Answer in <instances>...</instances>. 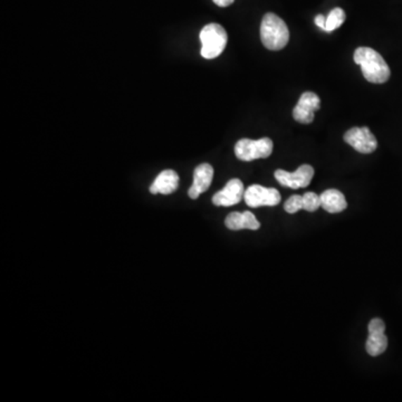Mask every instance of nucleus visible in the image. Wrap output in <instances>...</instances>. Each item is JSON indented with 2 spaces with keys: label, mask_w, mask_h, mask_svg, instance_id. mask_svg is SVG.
<instances>
[{
  "label": "nucleus",
  "mask_w": 402,
  "mask_h": 402,
  "mask_svg": "<svg viewBox=\"0 0 402 402\" xmlns=\"http://www.w3.org/2000/svg\"><path fill=\"white\" fill-rule=\"evenodd\" d=\"M354 60L361 67L364 79L370 83L383 84L390 79V67L384 58L375 49L359 47L354 52Z\"/></svg>",
  "instance_id": "obj_1"
},
{
  "label": "nucleus",
  "mask_w": 402,
  "mask_h": 402,
  "mask_svg": "<svg viewBox=\"0 0 402 402\" xmlns=\"http://www.w3.org/2000/svg\"><path fill=\"white\" fill-rule=\"evenodd\" d=\"M261 39L264 46L269 51H280L290 41L287 25L278 15L268 13L261 20Z\"/></svg>",
  "instance_id": "obj_2"
},
{
  "label": "nucleus",
  "mask_w": 402,
  "mask_h": 402,
  "mask_svg": "<svg viewBox=\"0 0 402 402\" xmlns=\"http://www.w3.org/2000/svg\"><path fill=\"white\" fill-rule=\"evenodd\" d=\"M200 54L206 60H214L221 56L226 48L228 35L221 25L212 22L205 26L200 32Z\"/></svg>",
  "instance_id": "obj_3"
},
{
  "label": "nucleus",
  "mask_w": 402,
  "mask_h": 402,
  "mask_svg": "<svg viewBox=\"0 0 402 402\" xmlns=\"http://www.w3.org/2000/svg\"><path fill=\"white\" fill-rule=\"evenodd\" d=\"M272 140L269 138H261L259 140L242 139L235 145V155L237 159L250 162L257 159H266L272 155Z\"/></svg>",
  "instance_id": "obj_4"
},
{
  "label": "nucleus",
  "mask_w": 402,
  "mask_h": 402,
  "mask_svg": "<svg viewBox=\"0 0 402 402\" xmlns=\"http://www.w3.org/2000/svg\"><path fill=\"white\" fill-rule=\"evenodd\" d=\"M245 202L250 208L278 206L280 202V193L275 188L253 185L245 190Z\"/></svg>",
  "instance_id": "obj_5"
},
{
  "label": "nucleus",
  "mask_w": 402,
  "mask_h": 402,
  "mask_svg": "<svg viewBox=\"0 0 402 402\" xmlns=\"http://www.w3.org/2000/svg\"><path fill=\"white\" fill-rule=\"evenodd\" d=\"M275 179L283 187L292 188V189H299V188H306L310 185L314 177V169L310 164H303L297 168V171L287 172L282 169H278L274 174Z\"/></svg>",
  "instance_id": "obj_6"
},
{
  "label": "nucleus",
  "mask_w": 402,
  "mask_h": 402,
  "mask_svg": "<svg viewBox=\"0 0 402 402\" xmlns=\"http://www.w3.org/2000/svg\"><path fill=\"white\" fill-rule=\"evenodd\" d=\"M344 141L363 155L375 153L378 148V141L375 139V134L367 127L350 129L344 134Z\"/></svg>",
  "instance_id": "obj_7"
},
{
  "label": "nucleus",
  "mask_w": 402,
  "mask_h": 402,
  "mask_svg": "<svg viewBox=\"0 0 402 402\" xmlns=\"http://www.w3.org/2000/svg\"><path fill=\"white\" fill-rule=\"evenodd\" d=\"M369 337H368L365 350L371 356L382 354L388 348V337L384 335L386 324L381 318H373L368 326Z\"/></svg>",
  "instance_id": "obj_8"
},
{
  "label": "nucleus",
  "mask_w": 402,
  "mask_h": 402,
  "mask_svg": "<svg viewBox=\"0 0 402 402\" xmlns=\"http://www.w3.org/2000/svg\"><path fill=\"white\" fill-rule=\"evenodd\" d=\"M320 106H321V100L316 93H303L297 106L294 108V120L302 124H310L314 121V113L320 110Z\"/></svg>",
  "instance_id": "obj_9"
},
{
  "label": "nucleus",
  "mask_w": 402,
  "mask_h": 402,
  "mask_svg": "<svg viewBox=\"0 0 402 402\" xmlns=\"http://www.w3.org/2000/svg\"><path fill=\"white\" fill-rule=\"evenodd\" d=\"M244 183L240 179H231L226 183L225 188L212 197V204L218 207H231L240 204L244 198Z\"/></svg>",
  "instance_id": "obj_10"
},
{
  "label": "nucleus",
  "mask_w": 402,
  "mask_h": 402,
  "mask_svg": "<svg viewBox=\"0 0 402 402\" xmlns=\"http://www.w3.org/2000/svg\"><path fill=\"white\" fill-rule=\"evenodd\" d=\"M214 168L209 163H201L193 171V183L188 191L191 199H197L201 193H206L212 186Z\"/></svg>",
  "instance_id": "obj_11"
},
{
  "label": "nucleus",
  "mask_w": 402,
  "mask_h": 402,
  "mask_svg": "<svg viewBox=\"0 0 402 402\" xmlns=\"http://www.w3.org/2000/svg\"><path fill=\"white\" fill-rule=\"evenodd\" d=\"M225 225L231 231H242V229H250L257 231L261 228V223L257 221L253 212H231L227 216Z\"/></svg>",
  "instance_id": "obj_12"
},
{
  "label": "nucleus",
  "mask_w": 402,
  "mask_h": 402,
  "mask_svg": "<svg viewBox=\"0 0 402 402\" xmlns=\"http://www.w3.org/2000/svg\"><path fill=\"white\" fill-rule=\"evenodd\" d=\"M179 187V176L174 170H164L155 178L153 185L150 186V193L153 195L162 193L170 195Z\"/></svg>",
  "instance_id": "obj_13"
},
{
  "label": "nucleus",
  "mask_w": 402,
  "mask_h": 402,
  "mask_svg": "<svg viewBox=\"0 0 402 402\" xmlns=\"http://www.w3.org/2000/svg\"><path fill=\"white\" fill-rule=\"evenodd\" d=\"M321 207L330 214H337L346 209L348 202L344 195L337 189H329L320 196Z\"/></svg>",
  "instance_id": "obj_14"
},
{
  "label": "nucleus",
  "mask_w": 402,
  "mask_h": 402,
  "mask_svg": "<svg viewBox=\"0 0 402 402\" xmlns=\"http://www.w3.org/2000/svg\"><path fill=\"white\" fill-rule=\"evenodd\" d=\"M345 22V13L342 8H335L326 17L325 32H333L342 26Z\"/></svg>",
  "instance_id": "obj_15"
},
{
  "label": "nucleus",
  "mask_w": 402,
  "mask_h": 402,
  "mask_svg": "<svg viewBox=\"0 0 402 402\" xmlns=\"http://www.w3.org/2000/svg\"><path fill=\"white\" fill-rule=\"evenodd\" d=\"M303 209L306 212H316L321 207V199L316 193H305L303 195Z\"/></svg>",
  "instance_id": "obj_16"
},
{
  "label": "nucleus",
  "mask_w": 402,
  "mask_h": 402,
  "mask_svg": "<svg viewBox=\"0 0 402 402\" xmlns=\"http://www.w3.org/2000/svg\"><path fill=\"white\" fill-rule=\"evenodd\" d=\"M284 209L288 214H295L299 210L303 209V197L299 195L290 197L284 205Z\"/></svg>",
  "instance_id": "obj_17"
},
{
  "label": "nucleus",
  "mask_w": 402,
  "mask_h": 402,
  "mask_svg": "<svg viewBox=\"0 0 402 402\" xmlns=\"http://www.w3.org/2000/svg\"><path fill=\"white\" fill-rule=\"evenodd\" d=\"M326 17L324 15H318L316 17V25L318 27L322 28L325 30Z\"/></svg>",
  "instance_id": "obj_18"
},
{
  "label": "nucleus",
  "mask_w": 402,
  "mask_h": 402,
  "mask_svg": "<svg viewBox=\"0 0 402 402\" xmlns=\"http://www.w3.org/2000/svg\"><path fill=\"white\" fill-rule=\"evenodd\" d=\"M216 5L219 7H228L231 4L234 3L235 0H212Z\"/></svg>",
  "instance_id": "obj_19"
}]
</instances>
